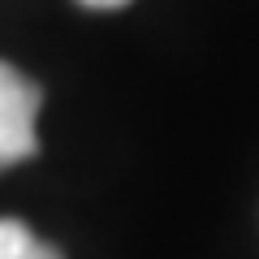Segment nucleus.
Returning a JSON list of instances; mask_svg holds the SVG:
<instances>
[{
	"label": "nucleus",
	"mask_w": 259,
	"mask_h": 259,
	"mask_svg": "<svg viewBox=\"0 0 259 259\" xmlns=\"http://www.w3.org/2000/svg\"><path fill=\"white\" fill-rule=\"evenodd\" d=\"M39 104H44L39 87L9 61H0V173L39 151Z\"/></svg>",
	"instance_id": "obj_1"
},
{
	"label": "nucleus",
	"mask_w": 259,
	"mask_h": 259,
	"mask_svg": "<svg viewBox=\"0 0 259 259\" xmlns=\"http://www.w3.org/2000/svg\"><path fill=\"white\" fill-rule=\"evenodd\" d=\"M0 259H65V255L39 233H30L22 221L0 216Z\"/></svg>",
	"instance_id": "obj_2"
},
{
	"label": "nucleus",
	"mask_w": 259,
	"mask_h": 259,
	"mask_svg": "<svg viewBox=\"0 0 259 259\" xmlns=\"http://www.w3.org/2000/svg\"><path fill=\"white\" fill-rule=\"evenodd\" d=\"M78 5H87V9H121L130 0H78Z\"/></svg>",
	"instance_id": "obj_3"
}]
</instances>
